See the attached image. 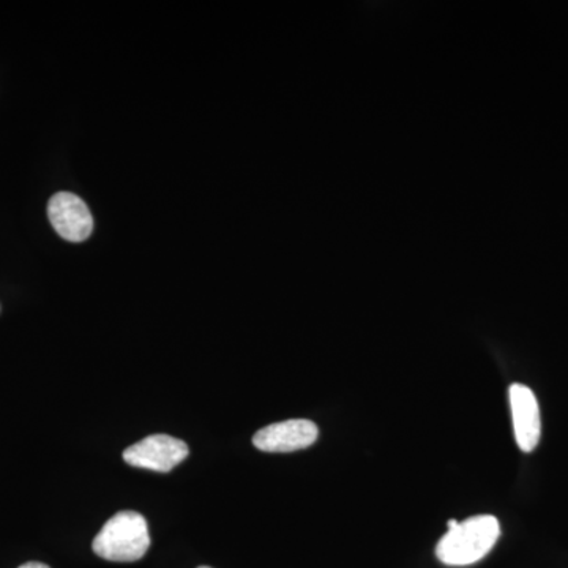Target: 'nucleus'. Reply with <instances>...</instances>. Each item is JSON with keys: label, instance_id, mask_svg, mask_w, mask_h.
Instances as JSON below:
<instances>
[{"label": "nucleus", "instance_id": "obj_3", "mask_svg": "<svg viewBox=\"0 0 568 568\" xmlns=\"http://www.w3.org/2000/svg\"><path fill=\"white\" fill-rule=\"evenodd\" d=\"M190 448L178 437L153 435L144 437L140 443L123 450V459L130 466L155 473H171L189 457Z\"/></svg>", "mask_w": 568, "mask_h": 568}, {"label": "nucleus", "instance_id": "obj_2", "mask_svg": "<svg viewBox=\"0 0 568 568\" xmlns=\"http://www.w3.org/2000/svg\"><path fill=\"white\" fill-rule=\"evenodd\" d=\"M151 547L145 518L138 511H119L93 538V552L111 562H136Z\"/></svg>", "mask_w": 568, "mask_h": 568}, {"label": "nucleus", "instance_id": "obj_5", "mask_svg": "<svg viewBox=\"0 0 568 568\" xmlns=\"http://www.w3.org/2000/svg\"><path fill=\"white\" fill-rule=\"evenodd\" d=\"M48 216L55 233L69 242H84L93 230L92 213L88 204L73 193H58L48 204Z\"/></svg>", "mask_w": 568, "mask_h": 568}, {"label": "nucleus", "instance_id": "obj_8", "mask_svg": "<svg viewBox=\"0 0 568 568\" xmlns=\"http://www.w3.org/2000/svg\"><path fill=\"white\" fill-rule=\"evenodd\" d=\"M200 568H211V567H200Z\"/></svg>", "mask_w": 568, "mask_h": 568}, {"label": "nucleus", "instance_id": "obj_7", "mask_svg": "<svg viewBox=\"0 0 568 568\" xmlns=\"http://www.w3.org/2000/svg\"><path fill=\"white\" fill-rule=\"evenodd\" d=\"M20 568H50V567L44 566V564H41V562H29V564H24V566H21Z\"/></svg>", "mask_w": 568, "mask_h": 568}, {"label": "nucleus", "instance_id": "obj_1", "mask_svg": "<svg viewBox=\"0 0 568 568\" xmlns=\"http://www.w3.org/2000/svg\"><path fill=\"white\" fill-rule=\"evenodd\" d=\"M446 536L436 547V558L448 567H466L478 562L495 548L500 525L493 515H478L465 521L450 519Z\"/></svg>", "mask_w": 568, "mask_h": 568}, {"label": "nucleus", "instance_id": "obj_6", "mask_svg": "<svg viewBox=\"0 0 568 568\" xmlns=\"http://www.w3.org/2000/svg\"><path fill=\"white\" fill-rule=\"evenodd\" d=\"M515 439L526 454L536 450L541 436L540 407L537 396L528 386L511 384L508 390Z\"/></svg>", "mask_w": 568, "mask_h": 568}, {"label": "nucleus", "instance_id": "obj_4", "mask_svg": "<svg viewBox=\"0 0 568 568\" xmlns=\"http://www.w3.org/2000/svg\"><path fill=\"white\" fill-rule=\"evenodd\" d=\"M320 429L305 418L278 422L260 429L253 437L254 447L267 454H290L304 450L316 443Z\"/></svg>", "mask_w": 568, "mask_h": 568}]
</instances>
